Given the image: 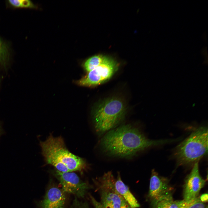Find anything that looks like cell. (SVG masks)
Returning <instances> with one entry per match:
<instances>
[{
	"instance_id": "obj_1",
	"label": "cell",
	"mask_w": 208,
	"mask_h": 208,
	"mask_svg": "<svg viewBox=\"0 0 208 208\" xmlns=\"http://www.w3.org/2000/svg\"><path fill=\"white\" fill-rule=\"evenodd\" d=\"M171 141L150 140L138 128L127 124L109 131L101 139L100 144L109 155L127 158L148 148Z\"/></svg>"
},
{
	"instance_id": "obj_2",
	"label": "cell",
	"mask_w": 208,
	"mask_h": 208,
	"mask_svg": "<svg viewBox=\"0 0 208 208\" xmlns=\"http://www.w3.org/2000/svg\"><path fill=\"white\" fill-rule=\"evenodd\" d=\"M40 145L47 164L59 171H81L86 167L84 160L67 149L61 136L55 137L51 134L45 141L40 142Z\"/></svg>"
},
{
	"instance_id": "obj_3",
	"label": "cell",
	"mask_w": 208,
	"mask_h": 208,
	"mask_svg": "<svg viewBox=\"0 0 208 208\" xmlns=\"http://www.w3.org/2000/svg\"><path fill=\"white\" fill-rule=\"evenodd\" d=\"M207 152V128L201 127L178 145L174 156L178 166L190 165L198 162Z\"/></svg>"
},
{
	"instance_id": "obj_4",
	"label": "cell",
	"mask_w": 208,
	"mask_h": 208,
	"mask_svg": "<svg viewBox=\"0 0 208 208\" xmlns=\"http://www.w3.org/2000/svg\"><path fill=\"white\" fill-rule=\"evenodd\" d=\"M126 109L122 100L109 98L100 102L92 113L96 131L102 134L116 126L124 118Z\"/></svg>"
},
{
	"instance_id": "obj_5",
	"label": "cell",
	"mask_w": 208,
	"mask_h": 208,
	"mask_svg": "<svg viewBox=\"0 0 208 208\" xmlns=\"http://www.w3.org/2000/svg\"><path fill=\"white\" fill-rule=\"evenodd\" d=\"M115 180L111 171L105 173L99 178L98 188L100 194V202H97L92 196H90L95 208H120L125 200L115 188Z\"/></svg>"
},
{
	"instance_id": "obj_6",
	"label": "cell",
	"mask_w": 208,
	"mask_h": 208,
	"mask_svg": "<svg viewBox=\"0 0 208 208\" xmlns=\"http://www.w3.org/2000/svg\"><path fill=\"white\" fill-rule=\"evenodd\" d=\"M119 64L112 58L106 56L100 65L88 72L77 81L79 85L91 87L100 85L109 80L117 71Z\"/></svg>"
},
{
	"instance_id": "obj_7",
	"label": "cell",
	"mask_w": 208,
	"mask_h": 208,
	"mask_svg": "<svg viewBox=\"0 0 208 208\" xmlns=\"http://www.w3.org/2000/svg\"><path fill=\"white\" fill-rule=\"evenodd\" d=\"M173 188L168 179L159 175L154 169L152 170L148 198L152 208H156L158 203L172 196Z\"/></svg>"
},
{
	"instance_id": "obj_8",
	"label": "cell",
	"mask_w": 208,
	"mask_h": 208,
	"mask_svg": "<svg viewBox=\"0 0 208 208\" xmlns=\"http://www.w3.org/2000/svg\"><path fill=\"white\" fill-rule=\"evenodd\" d=\"M54 173L65 193L71 194L79 197H84L89 187L86 183L80 179L76 174L72 172H62L57 170Z\"/></svg>"
},
{
	"instance_id": "obj_9",
	"label": "cell",
	"mask_w": 208,
	"mask_h": 208,
	"mask_svg": "<svg viewBox=\"0 0 208 208\" xmlns=\"http://www.w3.org/2000/svg\"><path fill=\"white\" fill-rule=\"evenodd\" d=\"M205 182L200 174L198 162H197L194 164L191 172L185 179L183 192V200L189 201L197 197Z\"/></svg>"
},
{
	"instance_id": "obj_10",
	"label": "cell",
	"mask_w": 208,
	"mask_h": 208,
	"mask_svg": "<svg viewBox=\"0 0 208 208\" xmlns=\"http://www.w3.org/2000/svg\"><path fill=\"white\" fill-rule=\"evenodd\" d=\"M65 192L59 188L52 187L47 191L40 203V208H63L65 204Z\"/></svg>"
},
{
	"instance_id": "obj_11",
	"label": "cell",
	"mask_w": 208,
	"mask_h": 208,
	"mask_svg": "<svg viewBox=\"0 0 208 208\" xmlns=\"http://www.w3.org/2000/svg\"><path fill=\"white\" fill-rule=\"evenodd\" d=\"M114 186L117 192L132 208L140 207V205L128 187L122 181L119 172L117 179L115 180Z\"/></svg>"
},
{
	"instance_id": "obj_12",
	"label": "cell",
	"mask_w": 208,
	"mask_h": 208,
	"mask_svg": "<svg viewBox=\"0 0 208 208\" xmlns=\"http://www.w3.org/2000/svg\"><path fill=\"white\" fill-rule=\"evenodd\" d=\"M189 201L184 200L174 201L171 196L159 202L156 208H184Z\"/></svg>"
},
{
	"instance_id": "obj_13",
	"label": "cell",
	"mask_w": 208,
	"mask_h": 208,
	"mask_svg": "<svg viewBox=\"0 0 208 208\" xmlns=\"http://www.w3.org/2000/svg\"><path fill=\"white\" fill-rule=\"evenodd\" d=\"M106 56L102 55H98L90 57L84 63V69L88 72L101 64Z\"/></svg>"
},
{
	"instance_id": "obj_14",
	"label": "cell",
	"mask_w": 208,
	"mask_h": 208,
	"mask_svg": "<svg viewBox=\"0 0 208 208\" xmlns=\"http://www.w3.org/2000/svg\"><path fill=\"white\" fill-rule=\"evenodd\" d=\"M10 3L13 6L18 8H33L34 5L29 0H9Z\"/></svg>"
},
{
	"instance_id": "obj_15",
	"label": "cell",
	"mask_w": 208,
	"mask_h": 208,
	"mask_svg": "<svg viewBox=\"0 0 208 208\" xmlns=\"http://www.w3.org/2000/svg\"><path fill=\"white\" fill-rule=\"evenodd\" d=\"M205 204L197 197L194 200L190 201L184 208H205Z\"/></svg>"
},
{
	"instance_id": "obj_16",
	"label": "cell",
	"mask_w": 208,
	"mask_h": 208,
	"mask_svg": "<svg viewBox=\"0 0 208 208\" xmlns=\"http://www.w3.org/2000/svg\"><path fill=\"white\" fill-rule=\"evenodd\" d=\"M7 53V50L4 44L0 39V60L5 58Z\"/></svg>"
},
{
	"instance_id": "obj_17",
	"label": "cell",
	"mask_w": 208,
	"mask_h": 208,
	"mask_svg": "<svg viewBox=\"0 0 208 208\" xmlns=\"http://www.w3.org/2000/svg\"><path fill=\"white\" fill-rule=\"evenodd\" d=\"M208 194L207 193H204L199 197V198L202 202L203 203L207 202L208 201Z\"/></svg>"
},
{
	"instance_id": "obj_18",
	"label": "cell",
	"mask_w": 208,
	"mask_h": 208,
	"mask_svg": "<svg viewBox=\"0 0 208 208\" xmlns=\"http://www.w3.org/2000/svg\"><path fill=\"white\" fill-rule=\"evenodd\" d=\"M120 208H132L124 200L122 203Z\"/></svg>"
},
{
	"instance_id": "obj_19",
	"label": "cell",
	"mask_w": 208,
	"mask_h": 208,
	"mask_svg": "<svg viewBox=\"0 0 208 208\" xmlns=\"http://www.w3.org/2000/svg\"></svg>"
}]
</instances>
